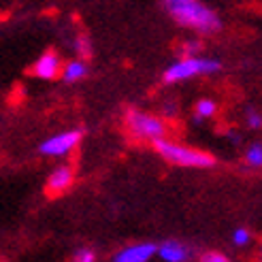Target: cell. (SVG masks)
Instances as JSON below:
<instances>
[{
    "mask_svg": "<svg viewBox=\"0 0 262 262\" xmlns=\"http://www.w3.org/2000/svg\"><path fill=\"white\" fill-rule=\"evenodd\" d=\"M166 9L177 24L188 26V28H194L199 32H215L222 26L220 17L211 9H207L203 3H194V0H168Z\"/></svg>",
    "mask_w": 262,
    "mask_h": 262,
    "instance_id": "6da1fadb",
    "label": "cell"
},
{
    "mask_svg": "<svg viewBox=\"0 0 262 262\" xmlns=\"http://www.w3.org/2000/svg\"><path fill=\"white\" fill-rule=\"evenodd\" d=\"M154 145L160 151V156H164L168 162L179 164V166H213L215 162L213 156H209L205 151L183 147V145H177V143L164 141V139H156Z\"/></svg>",
    "mask_w": 262,
    "mask_h": 262,
    "instance_id": "7a4b0ae2",
    "label": "cell"
},
{
    "mask_svg": "<svg viewBox=\"0 0 262 262\" xmlns=\"http://www.w3.org/2000/svg\"><path fill=\"white\" fill-rule=\"evenodd\" d=\"M222 69V64L217 60H203V58H188L181 60L177 64H173L171 69L164 73V81L175 83V81H183L190 79L194 75H209V73H217Z\"/></svg>",
    "mask_w": 262,
    "mask_h": 262,
    "instance_id": "3957f363",
    "label": "cell"
},
{
    "mask_svg": "<svg viewBox=\"0 0 262 262\" xmlns=\"http://www.w3.org/2000/svg\"><path fill=\"white\" fill-rule=\"evenodd\" d=\"M126 126L135 137H141V139H160L164 133V124L158 117H151L135 109H130L126 113Z\"/></svg>",
    "mask_w": 262,
    "mask_h": 262,
    "instance_id": "277c9868",
    "label": "cell"
},
{
    "mask_svg": "<svg viewBox=\"0 0 262 262\" xmlns=\"http://www.w3.org/2000/svg\"><path fill=\"white\" fill-rule=\"evenodd\" d=\"M79 141H81V130H69V133L56 135V137L47 139L45 143H41L38 151L43 156H64L71 149H75Z\"/></svg>",
    "mask_w": 262,
    "mask_h": 262,
    "instance_id": "5b68a950",
    "label": "cell"
},
{
    "mask_svg": "<svg viewBox=\"0 0 262 262\" xmlns=\"http://www.w3.org/2000/svg\"><path fill=\"white\" fill-rule=\"evenodd\" d=\"M73 186V168L71 166H58L47 179V194L60 196Z\"/></svg>",
    "mask_w": 262,
    "mask_h": 262,
    "instance_id": "8992f818",
    "label": "cell"
},
{
    "mask_svg": "<svg viewBox=\"0 0 262 262\" xmlns=\"http://www.w3.org/2000/svg\"><path fill=\"white\" fill-rule=\"evenodd\" d=\"M32 73L41 79H54V77L60 73V58L56 51H45V54L34 62Z\"/></svg>",
    "mask_w": 262,
    "mask_h": 262,
    "instance_id": "52a82bcc",
    "label": "cell"
},
{
    "mask_svg": "<svg viewBox=\"0 0 262 262\" xmlns=\"http://www.w3.org/2000/svg\"><path fill=\"white\" fill-rule=\"evenodd\" d=\"M154 254H156V245L154 243H141V245H133V247L122 250L120 254L115 256L113 262H147Z\"/></svg>",
    "mask_w": 262,
    "mask_h": 262,
    "instance_id": "ba28073f",
    "label": "cell"
},
{
    "mask_svg": "<svg viewBox=\"0 0 262 262\" xmlns=\"http://www.w3.org/2000/svg\"><path fill=\"white\" fill-rule=\"evenodd\" d=\"M160 256L166 262H183V260L190 256V252L186 250V245H181L177 241H168V243H164L160 247Z\"/></svg>",
    "mask_w": 262,
    "mask_h": 262,
    "instance_id": "9c48e42d",
    "label": "cell"
},
{
    "mask_svg": "<svg viewBox=\"0 0 262 262\" xmlns=\"http://www.w3.org/2000/svg\"><path fill=\"white\" fill-rule=\"evenodd\" d=\"M85 73H88V67L81 62V60H73V62H69L67 64V69H64V81H69V83H73V81H79V79H83L85 77Z\"/></svg>",
    "mask_w": 262,
    "mask_h": 262,
    "instance_id": "30bf717a",
    "label": "cell"
},
{
    "mask_svg": "<svg viewBox=\"0 0 262 262\" xmlns=\"http://www.w3.org/2000/svg\"><path fill=\"white\" fill-rule=\"evenodd\" d=\"M215 113V102L211 100H201L196 104V120H203V117H211Z\"/></svg>",
    "mask_w": 262,
    "mask_h": 262,
    "instance_id": "8fae6325",
    "label": "cell"
},
{
    "mask_svg": "<svg viewBox=\"0 0 262 262\" xmlns=\"http://www.w3.org/2000/svg\"><path fill=\"white\" fill-rule=\"evenodd\" d=\"M247 162L252 166H262V145L260 143H256V145L247 149Z\"/></svg>",
    "mask_w": 262,
    "mask_h": 262,
    "instance_id": "7c38bea8",
    "label": "cell"
},
{
    "mask_svg": "<svg viewBox=\"0 0 262 262\" xmlns=\"http://www.w3.org/2000/svg\"><path fill=\"white\" fill-rule=\"evenodd\" d=\"M94 260H96V254L92 250H88V247L75 252V256H73V262H94Z\"/></svg>",
    "mask_w": 262,
    "mask_h": 262,
    "instance_id": "4fadbf2b",
    "label": "cell"
},
{
    "mask_svg": "<svg viewBox=\"0 0 262 262\" xmlns=\"http://www.w3.org/2000/svg\"><path fill=\"white\" fill-rule=\"evenodd\" d=\"M232 241L237 243V245H245L247 241H250V232H247L245 228H239V230H234V234H232Z\"/></svg>",
    "mask_w": 262,
    "mask_h": 262,
    "instance_id": "5bb4252c",
    "label": "cell"
},
{
    "mask_svg": "<svg viewBox=\"0 0 262 262\" xmlns=\"http://www.w3.org/2000/svg\"><path fill=\"white\" fill-rule=\"evenodd\" d=\"M201 262H230L226 256H222V254H217V252H209V254H205L203 256V260Z\"/></svg>",
    "mask_w": 262,
    "mask_h": 262,
    "instance_id": "9a60e30c",
    "label": "cell"
},
{
    "mask_svg": "<svg viewBox=\"0 0 262 262\" xmlns=\"http://www.w3.org/2000/svg\"><path fill=\"white\" fill-rule=\"evenodd\" d=\"M77 51H79V54L83 56V58H88L90 56V41L85 36H81L79 41H77Z\"/></svg>",
    "mask_w": 262,
    "mask_h": 262,
    "instance_id": "2e32d148",
    "label": "cell"
},
{
    "mask_svg": "<svg viewBox=\"0 0 262 262\" xmlns=\"http://www.w3.org/2000/svg\"><path fill=\"white\" fill-rule=\"evenodd\" d=\"M247 124H250L252 128H260L262 126V115L256 113V111H250L247 113Z\"/></svg>",
    "mask_w": 262,
    "mask_h": 262,
    "instance_id": "e0dca14e",
    "label": "cell"
},
{
    "mask_svg": "<svg viewBox=\"0 0 262 262\" xmlns=\"http://www.w3.org/2000/svg\"><path fill=\"white\" fill-rule=\"evenodd\" d=\"M199 49H201L199 43H188L186 47H183V56H186V60H188V58H194V54H196Z\"/></svg>",
    "mask_w": 262,
    "mask_h": 262,
    "instance_id": "ac0fdd59",
    "label": "cell"
}]
</instances>
